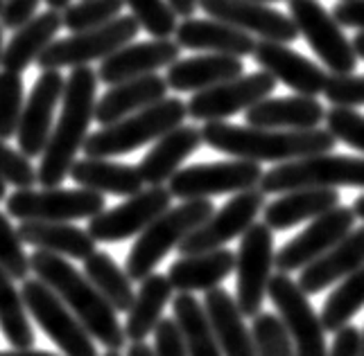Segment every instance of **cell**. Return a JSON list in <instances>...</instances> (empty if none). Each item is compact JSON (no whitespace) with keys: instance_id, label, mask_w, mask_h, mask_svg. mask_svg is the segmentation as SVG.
I'll use <instances>...</instances> for the list:
<instances>
[{"instance_id":"816d5d0a","label":"cell","mask_w":364,"mask_h":356,"mask_svg":"<svg viewBox=\"0 0 364 356\" xmlns=\"http://www.w3.org/2000/svg\"><path fill=\"white\" fill-rule=\"evenodd\" d=\"M170 7L174 9V14L181 18H191L195 16V11L199 7V0H168Z\"/></svg>"},{"instance_id":"277c9868","label":"cell","mask_w":364,"mask_h":356,"mask_svg":"<svg viewBox=\"0 0 364 356\" xmlns=\"http://www.w3.org/2000/svg\"><path fill=\"white\" fill-rule=\"evenodd\" d=\"M188 116L186 104L177 97H166L156 104L127 116L120 122L102 126L91 133L84 143V154L89 158H111L132 154L149 143H156L161 135L183 124Z\"/></svg>"},{"instance_id":"2e32d148","label":"cell","mask_w":364,"mask_h":356,"mask_svg":"<svg viewBox=\"0 0 364 356\" xmlns=\"http://www.w3.org/2000/svg\"><path fill=\"white\" fill-rule=\"evenodd\" d=\"M172 194L166 185H154L136 192L120 206L102 210L89 219V235L102 244H118L129 237L141 235L159 214L170 208Z\"/></svg>"},{"instance_id":"91938a15","label":"cell","mask_w":364,"mask_h":356,"mask_svg":"<svg viewBox=\"0 0 364 356\" xmlns=\"http://www.w3.org/2000/svg\"><path fill=\"white\" fill-rule=\"evenodd\" d=\"M0 59H3V25H0Z\"/></svg>"},{"instance_id":"44dd1931","label":"cell","mask_w":364,"mask_h":356,"mask_svg":"<svg viewBox=\"0 0 364 356\" xmlns=\"http://www.w3.org/2000/svg\"><path fill=\"white\" fill-rule=\"evenodd\" d=\"M179 45L170 39H154L143 43H127L116 52L102 59L97 68V79L109 86L122 84L127 79L145 77L179 59Z\"/></svg>"},{"instance_id":"9f6ffc18","label":"cell","mask_w":364,"mask_h":356,"mask_svg":"<svg viewBox=\"0 0 364 356\" xmlns=\"http://www.w3.org/2000/svg\"><path fill=\"white\" fill-rule=\"evenodd\" d=\"M48 7L50 9H55V11H64L68 5H70V0H46Z\"/></svg>"},{"instance_id":"9a60e30c","label":"cell","mask_w":364,"mask_h":356,"mask_svg":"<svg viewBox=\"0 0 364 356\" xmlns=\"http://www.w3.org/2000/svg\"><path fill=\"white\" fill-rule=\"evenodd\" d=\"M265 192L260 187L237 192L227 206L213 212L210 217L195 228L181 244L177 246L181 255H197V252L215 250L229 244L231 239L242 237V233L251 223H256V217L265 208Z\"/></svg>"},{"instance_id":"d6a6232c","label":"cell","mask_w":364,"mask_h":356,"mask_svg":"<svg viewBox=\"0 0 364 356\" xmlns=\"http://www.w3.org/2000/svg\"><path fill=\"white\" fill-rule=\"evenodd\" d=\"M80 187L93 189L100 194H116V196H134L145 187L138 167L122 165L107 158H89L75 160L68 174Z\"/></svg>"},{"instance_id":"f6af8a7d","label":"cell","mask_w":364,"mask_h":356,"mask_svg":"<svg viewBox=\"0 0 364 356\" xmlns=\"http://www.w3.org/2000/svg\"><path fill=\"white\" fill-rule=\"evenodd\" d=\"M0 178L7 185H14L16 189H28L36 183V167L28 156L21 151L11 149L3 138H0Z\"/></svg>"},{"instance_id":"be15d7a7","label":"cell","mask_w":364,"mask_h":356,"mask_svg":"<svg viewBox=\"0 0 364 356\" xmlns=\"http://www.w3.org/2000/svg\"><path fill=\"white\" fill-rule=\"evenodd\" d=\"M105 356H120V352H111V350H107V354Z\"/></svg>"},{"instance_id":"52a82bcc","label":"cell","mask_w":364,"mask_h":356,"mask_svg":"<svg viewBox=\"0 0 364 356\" xmlns=\"http://www.w3.org/2000/svg\"><path fill=\"white\" fill-rule=\"evenodd\" d=\"M21 296L28 313L43 329V334L64 352V356H100L93 336L86 332L77 316L39 277L23 279Z\"/></svg>"},{"instance_id":"e575fe53","label":"cell","mask_w":364,"mask_h":356,"mask_svg":"<svg viewBox=\"0 0 364 356\" xmlns=\"http://www.w3.org/2000/svg\"><path fill=\"white\" fill-rule=\"evenodd\" d=\"M172 316L188 356H222L210 318L193 294H179L172 300Z\"/></svg>"},{"instance_id":"d590c367","label":"cell","mask_w":364,"mask_h":356,"mask_svg":"<svg viewBox=\"0 0 364 356\" xmlns=\"http://www.w3.org/2000/svg\"><path fill=\"white\" fill-rule=\"evenodd\" d=\"M84 275L102 294L116 311L127 313L134 302V287L127 271H122L118 262L109 252L95 250L84 260Z\"/></svg>"},{"instance_id":"1f68e13d","label":"cell","mask_w":364,"mask_h":356,"mask_svg":"<svg viewBox=\"0 0 364 356\" xmlns=\"http://www.w3.org/2000/svg\"><path fill=\"white\" fill-rule=\"evenodd\" d=\"M61 25H64V21H61V14L55 9H48L43 14H34L9 39L7 48L3 50L0 66L11 72L28 70L39 59L43 50L57 39Z\"/></svg>"},{"instance_id":"f5cc1de1","label":"cell","mask_w":364,"mask_h":356,"mask_svg":"<svg viewBox=\"0 0 364 356\" xmlns=\"http://www.w3.org/2000/svg\"><path fill=\"white\" fill-rule=\"evenodd\" d=\"M127 356H156V352L149 347L145 340H136L127 347Z\"/></svg>"},{"instance_id":"8992f818","label":"cell","mask_w":364,"mask_h":356,"mask_svg":"<svg viewBox=\"0 0 364 356\" xmlns=\"http://www.w3.org/2000/svg\"><path fill=\"white\" fill-rule=\"evenodd\" d=\"M258 187L265 194H285L304 187H362L364 189V158L315 154L296 160L279 162L262 172Z\"/></svg>"},{"instance_id":"680465c9","label":"cell","mask_w":364,"mask_h":356,"mask_svg":"<svg viewBox=\"0 0 364 356\" xmlns=\"http://www.w3.org/2000/svg\"><path fill=\"white\" fill-rule=\"evenodd\" d=\"M7 199V183L0 178V201H5Z\"/></svg>"},{"instance_id":"f546056e","label":"cell","mask_w":364,"mask_h":356,"mask_svg":"<svg viewBox=\"0 0 364 356\" xmlns=\"http://www.w3.org/2000/svg\"><path fill=\"white\" fill-rule=\"evenodd\" d=\"M233 271L235 252L215 248L197 255H181L170 266L168 279L179 294H193V291H210L220 287Z\"/></svg>"},{"instance_id":"f907efd6","label":"cell","mask_w":364,"mask_h":356,"mask_svg":"<svg viewBox=\"0 0 364 356\" xmlns=\"http://www.w3.org/2000/svg\"><path fill=\"white\" fill-rule=\"evenodd\" d=\"M360 329H355L353 325L342 327L340 332H335L328 356H360Z\"/></svg>"},{"instance_id":"836d02e7","label":"cell","mask_w":364,"mask_h":356,"mask_svg":"<svg viewBox=\"0 0 364 356\" xmlns=\"http://www.w3.org/2000/svg\"><path fill=\"white\" fill-rule=\"evenodd\" d=\"M172 284L168 275L152 273L147 275L138 294L134 296V302L127 311V323H124V336L127 340H145L149 334H154L156 325L163 318V309L172 298Z\"/></svg>"},{"instance_id":"74e56055","label":"cell","mask_w":364,"mask_h":356,"mask_svg":"<svg viewBox=\"0 0 364 356\" xmlns=\"http://www.w3.org/2000/svg\"><path fill=\"white\" fill-rule=\"evenodd\" d=\"M362 307H364V264L350 275H346L342 279V284L323 302V309L319 316L323 329L331 334L340 332Z\"/></svg>"},{"instance_id":"ffe728a7","label":"cell","mask_w":364,"mask_h":356,"mask_svg":"<svg viewBox=\"0 0 364 356\" xmlns=\"http://www.w3.org/2000/svg\"><path fill=\"white\" fill-rule=\"evenodd\" d=\"M251 57L262 70L269 72L276 82L285 84L296 95H321L331 77L328 70L299 55L296 50L290 48V43L258 41Z\"/></svg>"},{"instance_id":"e0dca14e","label":"cell","mask_w":364,"mask_h":356,"mask_svg":"<svg viewBox=\"0 0 364 356\" xmlns=\"http://www.w3.org/2000/svg\"><path fill=\"white\" fill-rule=\"evenodd\" d=\"M355 226V212L353 208L337 206L328 212L319 214L312 219L304 233H299L292 241L274 255V266L279 273H292L308 266L321 257L326 250H331L337 241L344 239Z\"/></svg>"},{"instance_id":"9c48e42d","label":"cell","mask_w":364,"mask_h":356,"mask_svg":"<svg viewBox=\"0 0 364 356\" xmlns=\"http://www.w3.org/2000/svg\"><path fill=\"white\" fill-rule=\"evenodd\" d=\"M105 194L93 189H64V187H41V189H16L5 199L9 217L18 221H77L91 219L105 210Z\"/></svg>"},{"instance_id":"c3c4849f","label":"cell","mask_w":364,"mask_h":356,"mask_svg":"<svg viewBox=\"0 0 364 356\" xmlns=\"http://www.w3.org/2000/svg\"><path fill=\"white\" fill-rule=\"evenodd\" d=\"M39 3L41 0H5V7L0 11V25L7 30H18L36 14Z\"/></svg>"},{"instance_id":"30bf717a","label":"cell","mask_w":364,"mask_h":356,"mask_svg":"<svg viewBox=\"0 0 364 356\" xmlns=\"http://www.w3.org/2000/svg\"><path fill=\"white\" fill-rule=\"evenodd\" d=\"M287 9L299 36L312 48L331 74H350L358 66V55L344 36L342 25L326 11L319 0H287Z\"/></svg>"},{"instance_id":"5bb4252c","label":"cell","mask_w":364,"mask_h":356,"mask_svg":"<svg viewBox=\"0 0 364 356\" xmlns=\"http://www.w3.org/2000/svg\"><path fill=\"white\" fill-rule=\"evenodd\" d=\"M274 88L276 79L269 72H242L240 77L197 91L186 104V111L197 122H222L269 97Z\"/></svg>"},{"instance_id":"7a4b0ae2","label":"cell","mask_w":364,"mask_h":356,"mask_svg":"<svg viewBox=\"0 0 364 356\" xmlns=\"http://www.w3.org/2000/svg\"><path fill=\"white\" fill-rule=\"evenodd\" d=\"M202 140L210 149L222 154L254 160V162H287L315 154H328L337 140L328 129L308 131H283V129H258L227 122H206L202 126Z\"/></svg>"},{"instance_id":"ba28073f","label":"cell","mask_w":364,"mask_h":356,"mask_svg":"<svg viewBox=\"0 0 364 356\" xmlns=\"http://www.w3.org/2000/svg\"><path fill=\"white\" fill-rule=\"evenodd\" d=\"M141 25L134 16H116L102 28L73 32L68 39H55L36 59L41 70H61V68H82L86 63L105 59L122 45L136 39Z\"/></svg>"},{"instance_id":"b9f144b4","label":"cell","mask_w":364,"mask_h":356,"mask_svg":"<svg viewBox=\"0 0 364 356\" xmlns=\"http://www.w3.org/2000/svg\"><path fill=\"white\" fill-rule=\"evenodd\" d=\"M23 113V77L21 72H0V138L9 140L18 131Z\"/></svg>"},{"instance_id":"8fae6325","label":"cell","mask_w":364,"mask_h":356,"mask_svg":"<svg viewBox=\"0 0 364 356\" xmlns=\"http://www.w3.org/2000/svg\"><path fill=\"white\" fill-rule=\"evenodd\" d=\"M274 255V230L265 223H251L235 252V302L242 316L251 321L260 313L267 298Z\"/></svg>"},{"instance_id":"3957f363","label":"cell","mask_w":364,"mask_h":356,"mask_svg":"<svg viewBox=\"0 0 364 356\" xmlns=\"http://www.w3.org/2000/svg\"><path fill=\"white\" fill-rule=\"evenodd\" d=\"M30 269L64 300L66 307L77 316V321L97 343H102L111 352H120L124 347L127 336L116 316L118 311L91 284V279L82 275L66 257L48 250H34Z\"/></svg>"},{"instance_id":"db71d44e","label":"cell","mask_w":364,"mask_h":356,"mask_svg":"<svg viewBox=\"0 0 364 356\" xmlns=\"http://www.w3.org/2000/svg\"><path fill=\"white\" fill-rule=\"evenodd\" d=\"M0 356H59L55 352H46V350H14V352H0Z\"/></svg>"},{"instance_id":"94428289","label":"cell","mask_w":364,"mask_h":356,"mask_svg":"<svg viewBox=\"0 0 364 356\" xmlns=\"http://www.w3.org/2000/svg\"><path fill=\"white\" fill-rule=\"evenodd\" d=\"M360 356H364V332L360 336Z\"/></svg>"},{"instance_id":"e7e4bbea","label":"cell","mask_w":364,"mask_h":356,"mask_svg":"<svg viewBox=\"0 0 364 356\" xmlns=\"http://www.w3.org/2000/svg\"><path fill=\"white\" fill-rule=\"evenodd\" d=\"M3 7H5V0H0V11H3Z\"/></svg>"},{"instance_id":"ab89813d","label":"cell","mask_w":364,"mask_h":356,"mask_svg":"<svg viewBox=\"0 0 364 356\" xmlns=\"http://www.w3.org/2000/svg\"><path fill=\"white\" fill-rule=\"evenodd\" d=\"M129 7L132 16L154 39H170L177 32V14L168 0H122Z\"/></svg>"},{"instance_id":"d4e9b609","label":"cell","mask_w":364,"mask_h":356,"mask_svg":"<svg viewBox=\"0 0 364 356\" xmlns=\"http://www.w3.org/2000/svg\"><path fill=\"white\" fill-rule=\"evenodd\" d=\"M364 264V226L350 230L344 239L326 250L321 257L301 269L299 287L306 296L321 294L326 287L340 282Z\"/></svg>"},{"instance_id":"7402d4cb","label":"cell","mask_w":364,"mask_h":356,"mask_svg":"<svg viewBox=\"0 0 364 356\" xmlns=\"http://www.w3.org/2000/svg\"><path fill=\"white\" fill-rule=\"evenodd\" d=\"M326 120V106L317 97L292 95V97H265L245 111V122L258 129H283V131H308L317 129Z\"/></svg>"},{"instance_id":"60d3db41","label":"cell","mask_w":364,"mask_h":356,"mask_svg":"<svg viewBox=\"0 0 364 356\" xmlns=\"http://www.w3.org/2000/svg\"><path fill=\"white\" fill-rule=\"evenodd\" d=\"M251 334H254L258 356H296L292 338L285 332L279 316L260 311L254 318V329H251Z\"/></svg>"},{"instance_id":"7bdbcfd3","label":"cell","mask_w":364,"mask_h":356,"mask_svg":"<svg viewBox=\"0 0 364 356\" xmlns=\"http://www.w3.org/2000/svg\"><path fill=\"white\" fill-rule=\"evenodd\" d=\"M0 269L14 279H28L30 257L23 250V239L9 221V214L0 212Z\"/></svg>"},{"instance_id":"8d00e7d4","label":"cell","mask_w":364,"mask_h":356,"mask_svg":"<svg viewBox=\"0 0 364 356\" xmlns=\"http://www.w3.org/2000/svg\"><path fill=\"white\" fill-rule=\"evenodd\" d=\"M14 282V277L0 269V332L5 334L11 347L28 350L34 345L36 336L28 318V307Z\"/></svg>"},{"instance_id":"681fc988","label":"cell","mask_w":364,"mask_h":356,"mask_svg":"<svg viewBox=\"0 0 364 356\" xmlns=\"http://www.w3.org/2000/svg\"><path fill=\"white\" fill-rule=\"evenodd\" d=\"M333 16L342 28L364 30V0H340L333 7Z\"/></svg>"},{"instance_id":"484cf974","label":"cell","mask_w":364,"mask_h":356,"mask_svg":"<svg viewBox=\"0 0 364 356\" xmlns=\"http://www.w3.org/2000/svg\"><path fill=\"white\" fill-rule=\"evenodd\" d=\"M168 91L170 88H168L166 77H161L156 72L116 84L100 97V101H95L93 120L102 126L120 122L127 116H134V113L152 106L161 99H166Z\"/></svg>"},{"instance_id":"603a6c76","label":"cell","mask_w":364,"mask_h":356,"mask_svg":"<svg viewBox=\"0 0 364 356\" xmlns=\"http://www.w3.org/2000/svg\"><path fill=\"white\" fill-rule=\"evenodd\" d=\"M177 43L183 50L229 57H249L256 50V39L251 34L231 28V25L215 18H183L177 25Z\"/></svg>"},{"instance_id":"7dc6e473","label":"cell","mask_w":364,"mask_h":356,"mask_svg":"<svg viewBox=\"0 0 364 356\" xmlns=\"http://www.w3.org/2000/svg\"><path fill=\"white\" fill-rule=\"evenodd\" d=\"M154 352H156V356H188L174 318H161V323L156 325Z\"/></svg>"},{"instance_id":"ee69618b","label":"cell","mask_w":364,"mask_h":356,"mask_svg":"<svg viewBox=\"0 0 364 356\" xmlns=\"http://www.w3.org/2000/svg\"><path fill=\"white\" fill-rule=\"evenodd\" d=\"M326 129L337 143H344L364 154V116L355 109L333 106L326 111Z\"/></svg>"},{"instance_id":"7c38bea8","label":"cell","mask_w":364,"mask_h":356,"mask_svg":"<svg viewBox=\"0 0 364 356\" xmlns=\"http://www.w3.org/2000/svg\"><path fill=\"white\" fill-rule=\"evenodd\" d=\"M260 178V162L235 158L183 167L168 181V189L172 196L181 201L210 199L218 194H237L245 189H254L258 187Z\"/></svg>"},{"instance_id":"4fadbf2b","label":"cell","mask_w":364,"mask_h":356,"mask_svg":"<svg viewBox=\"0 0 364 356\" xmlns=\"http://www.w3.org/2000/svg\"><path fill=\"white\" fill-rule=\"evenodd\" d=\"M267 296L279 311L285 332L292 338L296 356H328L321 318L312 309L301 287L290 279V273L272 275Z\"/></svg>"},{"instance_id":"4dcf8cb0","label":"cell","mask_w":364,"mask_h":356,"mask_svg":"<svg viewBox=\"0 0 364 356\" xmlns=\"http://www.w3.org/2000/svg\"><path fill=\"white\" fill-rule=\"evenodd\" d=\"M18 235L23 244H30L36 250H48L82 262L93 255L97 244L89 230H82L70 221H21Z\"/></svg>"},{"instance_id":"cb8c5ba5","label":"cell","mask_w":364,"mask_h":356,"mask_svg":"<svg viewBox=\"0 0 364 356\" xmlns=\"http://www.w3.org/2000/svg\"><path fill=\"white\" fill-rule=\"evenodd\" d=\"M202 145V129H197L193 124L174 126L172 131L161 135L154 147L138 162V174H141L143 183L149 187L166 185L181 169L183 160L191 158Z\"/></svg>"},{"instance_id":"f1b7e54d","label":"cell","mask_w":364,"mask_h":356,"mask_svg":"<svg viewBox=\"0 0 364 356\" xmlns=\"http://www.w3.org/2000/svg\"><path fill=\"white\" fill-rule=\"evenodd\" d=\"M245 72V63L240 57L229 55H199L191 59H177L168 66L166 82L168 88L177 93L204 91V88L218 86Z\"/></svg>"},{"instance_id":"6125c7cd","label":"cell","mask_w":364,"mask_h":356,"mask_svg":"<svg viewBox=\"0 0 364 356\" xmlns=\"http://www.w3.org/2000/svg\"><path fill=\"white\" fill-rule=\"evenodd\" d=\"M256 3H265V5H269V3H283V0H256ZM287 3V0H285Z\"/></svg>"},{"instance_id":"f35d334b","label":"cell","mask_w":364,"mask_h":356,"mask_svg":"<svg viewBox=\"0 0 364 356\" xmlns=\"http://www.w3.org/2000/svg\"><path fill=\"white\" fill-rule=\"evenodd\" d=\"M122 0H82V3H70L61 21L70 32H86L102 28V25L111 23L122 11Z\"/></svg>"},{"instance_id":"d6986e66","label":"cell","mask_w":364,"mask_h":356,"mask_svg":"<svg viewBox=\"0 0 364 356\" xmlns=\"http://www.w3.org/2000/svg\"><path fill=\"white\" fill-rule=\"evenodd\" d=\"M66 79L59 70H43L39 79L34 82V88L23 104L21 122H18V151L30 160L41 156L48 145V138L53 133V122L57 106L61 104Z\"/></svg>"},{"instance_id":"6f0895ef","label":"cell","mask_w":364,"mask_h":356,"mask_svg":"<svg viewBox=\"0 0 364 356\" xmlns=\"http://www.w3.org/2000/svg\"><path fill=\"white\" fill-rule=\"evenodd\" d=\"M353 212H355V217H360V219L364 221V194L355 199V203H353Z\"/></svg>"},{"instance_id":"ac0fdd59","label":"cell","mask_w":364,"mask_h":356,"mask_svg":"<svg viewBox=\"0 0 364 356\" xmlns=\"http://www.w3.org/2000/svg\"><path fill=\"white\" fill-rule=\"evenodd\" d=\"M199 9L210 18L251 34L254 39L258 36L260 41L292 43L299 39L290 16L256 0H199Z\"/></svg>"},{"instance_id":"bcb514c9","label":"cell","mask_w":364,"mask_h":356,"mask_svg":"<svg viewBox=\"0 0 364 356\" xmlns=\"http://www.w3.org/2000/svg\"><path fill=\"white\" fill-rule=\"evenodd\" d=\"M323 95L333 106H364V74H331Z\"/></svg>"},{"instance_id":"5b68a950","label":"cell","mask_w":364,"mask_h":356,"mask_svg":"<svg viewBox=\"0 0 364 356\" xmlns=\"http://www.w3.org/2000/svg\"><path fill=\"white\" fill-rule=\"evenodd\" d=\"M213 212H215V206L210 199H193L181 201V206L168 208L163 214H159L138 235L127 255V275L132 277V282L134 279L143 282L147 275H152L159 262L172 248H177L195 228L202 226Z\"/></svg>"},{"instance_id":"6da1fadb","label":"cell","mask_w":364,"mask_h":356,"mask_svg":"<svg viewBox=\"0 0 364 356\" xmlns=\"http://www.w3.org/2000/svg\"><path fill=\"white\" fill-rule=\"evenodd\" d=\"M97 72L91 68H73L64 84L61 113L48 138L41 154V165L36 169V181L41 187H59L66 181L77 151L89 138L91 120L95 116Z\"/></svg>"},{"instance_id":"83f0119b","label":"cell","mask_w":364,"mask_h":356,"mask_svg":"<svg viewBox=\"0 0 364 356\" xmlns=\"http://www.w3.org/2000/svg\"><path fill=\"white\" fill-rule=\"evenodd\" d=\"M340 206V192L335 187H304L285 192L262 208V217L272 230H287L304 221L317 219L319 214Z\"/></svg>"},{"instance_id":"4316f807","label":"cell","mask_w":364,"mask_h":356,"mask_svg":"<svg viewBox=\"0 0 364 356\" xmlns=\"http://www.w3.org/2000/svg\"><path fill=\"white\" fill-rule=\"evenodd\" d=\"M204 309L210 318L222 356H258L254 334L249 332L235 298L220 287L206 291Z\"/></svg>"},{"instance_id":"11a10c76","label":"cell","mask_w":364,"mask_h":356,"mask_svg":"<svg viewBox=\"0 0 364 356\" xmlns=\"http://www.w3.org/2000/svg\"><path fill=\"white\" fill-rule=\"evenodd\" d=\"M350 45H353L355 55H358L360 59H364V30H360V34L353 36V41H350Z\"/></svg>"}]
</instances>
